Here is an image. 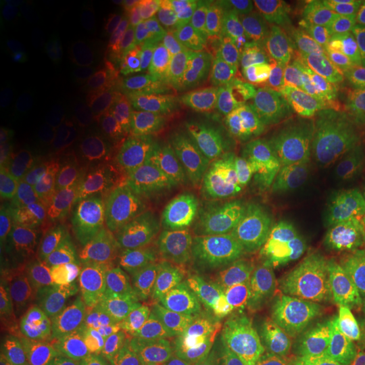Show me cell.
<instances>
[{
  "mask_svg": "<svg viewBox=\"0 0 365 365\" xmlns=\"http://www.w3.org/2000/svg\"><path fill=\"white\" fill-rule=\"evenodd\" d=\"M233 353L226 333L210 325L170 344L158 365H233Z\"/></svg>",
  "mask_w": 365,
  "mask_h": 365,
  "instance_id": "4fadbf2b",
  "label": "cell"
},
{
  "mask_svg": "<svg viewBox=\"0 0 365 365\" xmlns=\"http://www.w3.org/2000/svg\"><path fill=\"white\" fill-rule=\"evenodd\" d=\"M361 182H365V160H364V167H363V175H361Z\"/></svg>",
  "mask_w": 365,
  "mask_h": 365,
  "instance_id": "db71d44e",
  "label": "cell"
},
{
  "mask_svg": "<svg viewBox=\"0 0 365 365\" xmlns=\"http://www.w3.org/2000/svg\"><path fill=\"white\" fill-rule=\"evenodd\" d=\"M269 78L274 91L284 90L288 84L302 78V69L291 52L288 42L269 56Z\"/></svg>",
  "mask_w": 365,
  "mask_h": 365,
  "instance_id": "e575fe53",
  "label": "cell"
},
{
  "mask_svg": "<svg viewBox=\"0 0 365 365\" xmlns=\"http://www.w3.org/2000/svg\"><path fill=\"white\" fill-rule=\"evenodd\" d=\"M247 365H249V364H247Z\"/></svg>",
  "mask_w": 365,
  "mask_h": 365,
  "instance_id": "9f6ffc18",
  "label": "cell"
},
{
  "mask_svg": "<svg viewBox=\"0 0 365 365\" xmlns=\"http://www.w3.org/2000/svg\"><path fill=\"white\" fill-rule=\"evenodd\" d=\"M167 348L152 321H133L120 330L111 365H155Z\"/></svg>",
  "mask_w": 365,
  "mask_h": 365,
  "instance_id": "d6986e66",
  "label": "cell"
},
{
  "mask_svg": "<svg viewBox=\"0 0 365 365\" xmlns=\"http://www.w3.org/2000/svg\"><path fill=\"white\" fill-rule=\"evenodd\" d=\"M222 287L206 269L182 267L160 284L157 306L175 327H210L225 300Z\"/></svg>",
  "mask_w": 365,
  "mask_h": 365,
  "instance_id": "5b68a950",
  "label": "cell"
},
{
  "mask_svg": "<svg viewBox=\"0 0 365 365\" xmlns=\"http://www.w3.org/2000/svg\"><path fill=\"white\" fill-rule=\"evenodd\" d=\"M9 334H0V365H37Z\"/></svg>",
  "mask_w": 365,
  "mask_h": 365,
  "instance_id": "f6af8a7d",
  "label": "cell"
},
{
  "mask_svg": "<svg viewBox=\"0 0 365 365\" xmlns=\"http://www.w3.org/2000/svg\"><path fill=\"white\" fill-rule=\"evenodd\" d=\"M120 336V327L114 319L98 321L96 333L87 352L81 356L76 365H111L113 353L118 339Z\"/></svg>",
  "mask_w": 365,
  "mask_h": 365,
  "instance_id": "4dcf8cb0",
  "label": "cell"
},
{
  "mask_svg": "<svg viewBox=\"0 0 365 365\" xmlns=\"http://www.w3.org/2000/svg\"><path fill=\"white\" fill-rule=\"evenodd\" d=\"M264 215L265 212L255 192L240 185L233 199L222 212L221 218L217 221L235 240L255 269L260 268Z\"/></svg>",
  "mask_w": 365,
  "mask_h": 365,
  "instance_id": "7c38bea8",
  "label": "cell"
},
{
  "mask_svg": "<svg viewBox=\"0 0 365 365\" xmlns=\"http://www.w3.org/2000/svg\"><path fill=\"white\" fill-rule=\"evenodd\" d=\"M269 78V54L259 51L249 66L240 91V106L242 115L249 106L272 92ZM244 118V117H242Z\"/></svg>",
  "mask_w": 365,
  "mask_h": 365,
  "instance_id": "f1b7e54d",
  "label": "cell"
},
{
  "mask_svg": "<svg viewBox=\"0 0 365 365\" xmlns=\"http://www.w3.org/2000/svg\"><path fill=\"white\" fill-rule=\"evenodd\" d=\"M161 45L173 61H184L192 49V38L187 19L179 14L165 16L161 29Z\"/></svg>",
  "mask_w": 365,
  "mask_h": 365,
  "instance_id": "f546056e",
  "label": "cell"
},
{
  "mask_svg": "<svg viewBox=\"0 0 365 365\" xmlns=\"http://www.w3.org/2000/svg\"><path fill=\"white\" fill-rule=\"evenodd\" d=\"M71 327V318L63 303L42 299L25 309L11 337L24 352L38 363L46 359Z\"/></svg>",
  "mask_w": 365,
  "mask_h": 365,
  "instance_id": "30bf717a",
  "label": "cell"
},
{
  "mask_svg": "<svg viewBox=\"0 0 365 365\" xmlns=\"http://www.w3.org/2000/svg\"><path fill=\"white\" fill-rule=\"evenodd\" d=\"M360 202H361V205L365 207V191L360 195Z\"/></svg>",
  "mask_w": 365,
  "mask_h": 365,
  "instance_id": "816d5d0a",
  "label": "cell"
},
{
  "mask_svg": "<svg viewBox=\"0 0 365 365\" xmlns=\"http://www.w3.org/2000/svg\"><path fill=\"white\" fill-rule=\"evenodd\" d=\"M128 226L129 222L122 210H108L92 232L93 248L113 260L128 242Z\"/></svg>",
  "mask_w": 365,
  "mask_h": 365,
  "instance_id": "4316f807",
  "label": "cell"
},
{
  "mask_svg": "<svg viewBox=\"0 0 365 365\" xmlns=\"http://www.w3.org/2000/svg\"><path fill=\"white\" fill-rule=\"evenodd\" d=\"M155 272V261L140 241H128L111 260L106 294L111 299H125L148 284Z\"/></svg>",
  "mask_w": 365,
  "mask_h": 365,
  "instance_id": "9a60e30c",
  "label": "cell"
},
{
  "mask_svg": "<svg viewBox=\"0 0 365 365\" xmlns=\"http://www.w3.org/2000/svg\"><path fill=\"white\" fill-rule=\"evenodd\" d=\"M240 185L242 184L232 175L211 176L176 185L172 207L180 215L191 241L195 242L199 235L221 218Z\"/></svg>",
  "mask_w": 365,
  "mask_h": 365,
  "instance_id": "52a82bcc",
  "label": "cell"
},
{
  "mask_svg": "<svg viewBox=\"0 0 365 365\" xmlns=\"http://www.w3.org/2000/svg\"><path fill=\"white\" fill-rule=\"evenodd\" d=\"M342 173L334 165L314 161L299 148L277 149L241 161L238 182L257 188H337Z\"/></svg>",
  "mask_w": 365,
  "mask_h": 365,
  "instance_id": "277c9868",
  "label": "cell"
},
{
  "mask_svg": "<svg viewBox=\"0 0 365 365\" xmlns=\"http://www.w3.org/2000/svg\"><path fill=\"white\" fill-rule=\"evenodd\" d=\"M14 93L18 101L26 108L39 105H52L48 91L34 80H15L13 84Z\"/></svg>",
  "mask_w": 365,
  "mask_h": 365,
  "instance_id": "7bdbcfd3",
  "label": "cell"
},
{
  "mask_svg": "<svg viewBox=\"0 0 365 365\" xmlns=\"http://www.w3.org/2000/svg\"><path fill=\"white\" fill-rule=\"evenodd\" d=\"M354 80L365 90V53L353 58L351 63L345 64Z\"/></svg>",
  "mask_w": 365,
  "mask_h": 365,
  "instance_id": "681fc988",
  "label": "cell"
},
{
  "mask_svg": "<svg viewBox=\"0 0 365 365\" xmlns=\"http://www.w3.org/2000/svg\"><path fill=\"white\" fill-rule=\"evenodd\" d=\"M91 102L93 110L110 126H117L125 115V93L117 76L107 72L92 87Z\"/></svg>",
  "mask_w": 365,
  "mask_h": 365,
  "instance_id": "cb8c5ba5",
  "label": "cell"
},
{
  "mask_svg": "<svg viewBox=\"0 0 365 365\" xmlns=\"http://www.w3.org/2000/svg\"><path fill=\"white\" fill-rule=\"evenodd\" d=\"M276 9L272 13L264 16L259 24L252 26V29L256 33V36H257V39H259V51L265 53V54H269V56L276 49H279L282 45L287 43L284 41L283 34H282V29H280Z\"/></svg>",
  "mask_w": 365,
  "mask_h": 365,
  "instance_id": "f35d334b",
  "label": "cell"
},
{
  "mask_svg": "<svg viewBox=\"0 0 365 365\" xmlns=\"http://www.w3.org/2000/svg\"><path fill=\"white\" fill-rule=\"evenodd\" d=\"M110 268L111 259L93 248L83 253L78 264V274L86 283L105 287L110 274Z\"/></svg>",
  "mask_w": 365,
  "mask_h": 365,
  "instance_id": "74e56055",
  "label": "cell"
},
{
  "mask_svg": "<svg viewBox=\"0 0 365 365\" xmlns=\"http://www.w3.org/2000/svg\"><path fill=\"white\" fill-rule=\"evenodd\" d=\"M341 7L354 33L356 58L365 53V0H341Z\"/></svg>",
  "mask_w": 365,
  "mask_h": 365,
  "instance_id": "60d3db41",
  "label": "cell"
},
{
  "mask_svg": "<svg viewBox=\"0 0 365 365\" xmlns=\"http://www.w3.org/2000/svg\"><path fill=\"white\" fill-rule=\"evenodd\" d=\"M257 52L259 39L255 30L250 29L233 60L222 71L215 91V105L218 106L220 123L226 129L229 126L240 130L244 117L240 106V91L249 66Z\"/></svg>",
  "mask_w": 365,
  "mask_h": 365,
  "instance_id": "5bb4252c",
  "label": "cell"
},
{
  "mask_svg": "<svg viewBox=\"0 0 365 365\" xmlns=\"http://www.w3.org/2000/svg\"><path fill=\"white\" fill-rule=\"evenodd\" d=\"M140 106L145 125L157 134L182 133L188 125V105L167 81L157 80L149 84L143 91Z\"/></svg>",
  "mask_w": 365,
  "mask_h": 365,
  "instance_id": "2e32d148",
  "label": "cell"
},
{
  "mask_svg": "<svg viewBox=\"0 0 365 365\" xmlns=\"http://www.w3.org/2000/svg\"><path fill=\"white\" fill-rule=\"evenodd\" d=\"M26 291L22 283L0 289V334L14 336L25 312Z\"/></svg>",
  "mask_w": 365,
  "mask_h": 365,
  "instance_id": "d590c367",
  "label": "cell"
},
{
  "mask_svg": "<svg viewBox=\"0 0 365 365\" xmlns=\"http://www.w3.org/2000/svg\"><path fill=\"white\" fill-rule=\"evenodd\" d=\"M322 0H282L276 13L286 42L300 38L315 26Z\"/></svg>",
  "mask_w": 365,
  "mask_h": 365,
  "instance_id": "603a6c76",
  "label": "cell"
},
{
  "mask_svg": "<svg viewBox=\"0 0 365 365\" xmlns=\"http://www.w3.org/2000/svg\"><path fill=\"white\" fill-rule=\"evenodd\" d=\"M195 244L206 271L222 286L235 287L245 282L255 269L244 252L218 222L199 235Z\"/></svg>",
  "mask_w": 365,
  "mask_h": 365,
  "instance_id": "8fae6325",
  "label": "cell"
},
{
  "mask_svg": "<svg viewBox=\"0 0 365 365\" xmlns=\"http://www.w3.org/2000/svg\"><path fill=\"white\" fill-rule=\"evenodd\" d=\"M265 215L272 221L291 222L331 230L349 221L354 214V196L342 188H257Z\"/></svg>",
  "mask_w": 365,
  "mask_h": 365,
  "instance_id": "3957f363",
  "label": "cell"
},
{
  "mask_svg": "<svg viewBox=\"0 0 365 365\" xmlns=\"http://www.w3.org/2000/svg\"><path fill=\"white\" fill-rule=\"evenodd\" d=\"M149 232L157 249L163 253L178 252L190 241L180 215L172 206L157 205L149 215Z\"/></svg>",
  "mask_w": 365,
  "mask_h": 365,
  "instance_id": "7402d4cb",
  "label": "cell"
},
{
  "mask_svg": "<svg viewBox=\"0 0 365 365\" xmlns=\"http://www.w3.org/2000/svg\"><path fill=\"white\" fill-rule=\"evenodd\" d=\"M310 283L303 271L253 274L233 310L235 330L253 346L291 327Z\"/></svg>",
  "mask_w": 365,
  "mask_h": 365,
  "instance_id": "6da1fadb",
  "label": "cell"
},
{
  "mask_svg": "<svg viewBox=\"0 0 365 365\" xmlns=\"http://www.w3.org/2000/svg\"><path fill=\"white\" fill-rule=\"evenodd\" d=\"M283 90L272 91L249 106L240 126V146L255 150L282 144Z\"/></svg>",
  "mask_w": 365,
  "mask_h": 365,
  "instance_id": "e0dca14e",
  "label": "cell"
},
{
  "mask_svg": "<svg viewBox=\"0 0 365 365\" xmlns=\"http://www.w3.org/2000/svg\"><path fill=\"white\" fill-rule=\"evenodd\" d=\"M315 90L317 88L298 81H292L283 90L282 143H287L298 137L309 101Z\"/></svg>",
  "mask_w": 365,
  "mask_h": 365,
  "instance_id": "d4e9b609",
  "label": "cell"
},
{
  "mask_svg": "<svg viewBox=\"0 0 365 365\" xmlns=\"http://www.w3.org/2000/svg\"><path fill=\"white\" fill-rule=\"evenodd\" d=\"M339 288L365 331V265H348L339 277Z\"/></svg>",
  "mask_w": 365,
  "mask_h": 365,
  "instance_id": "836d02e7",
  "label": "cell"
},
{
  "mask_svg": "<svg viewBox=\"0 0 365 365\" xmlns=\"http://www.w3.org/2000/svg\"><path fill=\"white\" fill-rule=\"evenodd\" d=\"M324 87L339 105L342 114L365 103V90L349 73L345 64H334Z\"/></svg>",
  "mask_w": 365,
  "mask_h": 365,
  "instance_id": "83f0119b",
  "label": "cell"
},
{
  "mask_svg": "<svg viewBox=\"0 0 365 365\" xmlns=\"http://www.w3.org/2000/svg\"><path fill=\"white\" fill-rule=\"evenodd\" d=\"M249 365H349L313 333L289 327L253 349Z\"/></svg>",
  "mask_w": 365,
  "mask_h": 365,
  "instance_id": "9c48e42d",
  "label": "cell"
},
{
  "mask_svg": "<svg viewBox=\"0 0 365 365\" xmlns=\"http://www.w3.org/2000/svg\"><path fill=\"white\" fill-rule=\"evenodd\" d=\"M52 105H39L25 110V118L29 125H48L53 120Z\"/></svg>",
  "mask_w": 365,
  "mask_h": 365,
  "instance_id": "7dc6e473",
  "label": "cell"
},
{
  "mask_svg": "<svg viewBox=\"0 0 365 365\" xmlns=\"http://www.w3.org/2000/svg\"><path fill=\"white\" fill-rule=\"evenodd\" d=\"M43 25L48 29V33L52 36L54 39H69L68 34V27H66L64 21L60 18V15L53 13H46L42 18Z\"/></svg>",
  "mask_w": 365,
  "mask_h": 365,
  "instance_id": "c3c4849f",
  "label": "cell"
},
{
  "mask_svg": "<svg viewBox=\"0 0 365 365\" xmlns=\"http://www.w3.org/2000/svg\"><path fill=\"white\" fill-rule=\"evenodd\" d=\"M331 247L330 230L291 222L265 221L261 271L292 272L322 260Z\"/></svg>",
  "mask_w": 365,
  "mask_h": 365,
  "instance_id": "8992f818",
  "label": "cell"
},
{
  "mask_svg": "<svg viewBox=\"0 0 365 365\" xmlns=\"http://www.w3.org/2000/svg\"><path fill=\"white\" fill-rule=\"evenodd\" d=\"M225 4H226L227 7H230V9H235V10H244V9H245V6H247V1H242V0H240V1H230V0H226V1H225Z\"/></svg>",
  "mask_w": 365,
  "mask_h": 365,
  "instance_id": "f907efd6",
  "label": "cell"
},
{
  "mask_svg": "<svg viewBox=\"0 0 365 365\" xmlns=\"http://www.w3.org/2000/svg\"><path fill=\"white\" fill-rule=\"evenodd\" d=\"M192 143V137L184 133L156 134L146 141L145 149L148 157L155 163L167 165L170 163L173 164Z\"/></svg>",
  "mask_w": 365,
  "mask_h": 365,
  "instance_id": "d6a6232c",
  "label": "cell"
},
{
  "mask_svg": "<svg viewBox=\"0 0 365 365\" xmlns=\"http://www.w3.org/2000/svg\"><path fill=\"white\" fill-rule=\"evenodd\" d=\"M37 365H52L51 363H48L46 360H42V361H38V364Z\"/></svg>",
  "mask_w": 365,
  "mask_h": 365,
  "instance_id": "f5cc1de1",
  "label": "cell"
},
{
  "mask_svg": "<svg viewBox=\"0 0 365 365\" xmlns=\"http://www.w3.org/2000/svg\"><path fill=\"white\" fill-rule=\"evenodd\" d=\"M365 160V103L344 114L334 163L339 172L361 182Z\"/></svg>",
  "mask_w": 365,
  "mask_h": 365,
  "instance_id": "ffe728a7",
  "label": "cell"
},
{
  "mask_svg": "<svg viewBox=\"0 0 365 365\" xmlns=\"http://www.w3.org/2000/svg\"><path fill=\"white\" fill-rule=\"evenodd\" d=\"M277 4H279L277 0H249L247 1L244 11L247 14L252 26H255L264 16L272 13L277 7Z\"/></svg>",
  "mask_w": 365,
  "mask_h": 365,
  "instance_id": "bcb514c9",
  "label": "cell"
},
{
  "mask_svg": "<svg viewBox=\"0 0 365 365\" xmlns=\"http://www.w3.org/2000/svg\"><path fill=\"white\" fill-rule=\"evenodd\" d=\"M68 200L66 191L56 184L43 187L31 203L30 214L34 222L49 226L60 221L66 214Z\"/></svg>",
  "mask_w": 365,
  "mask_h": 365,
  "instance_id": "1f68e13d",
  "label": "cell"
},
{
  "mask_svg": "<svg viewBox=\"0 0 365 365\" xmlns=\"http://www.w3.org/2000/svg\"><path fill=\"white\" fill-rule=\"evenodd\" d=\"M342 118L341 108L327 88L324 86L318 87L309 101L297 137L298 148L314 161H322L336 167L334 156Z\"/></svg>",
  "mask_w": 365,
  "mask_h": 365,
  "instance_id": "ba28073f",
  "label": "cell"
},
{
  "mask_svg": "<svg viewBox=\"0 0 365 365\" xmlns=\"http://www.w3.org/2000/svg\"><path fill=\"white\" fill-rule=\"evenodd\" d=\"M37 25L36 14L30 13L22 7L13 6L6 16V33L13 41H25L31 36Z\"/></svg>",
  "mask_w": 365,
  "mask_h": 365,
  "instance_id": "b9f144b4",
  "label": "cell"
},
{
  "mask_svg": "<svg viewBox=\"0 0 365 365\" xmlns=\"http://www.w3.org/2000/svg\"><path fill=\"white\" fill-rule=\"evenodd\" d=\"M27 262L11 255H1L0 259V289L11 287L24 282Z\"/></svg>",
  "mask_w": 365,
  "mask_h": 365,
  "instance_id": "ee69618b",
  "label": "cell"
},
{
  "mask_svg": "<svg viewBox=\"0 0 365 365\" xmlns=\"http://www.w3.org/2000/svg\"><path fill=\"white\" fill-rule=\"evenodd\" d=\"M291 327L313 333L349 365H365V331L339 287L310 284Z\"/></svg>",
  "mask_w": 365,
  "mask_h": 365,
  "instance_id": "7a4b0ae2",
  "label": "cell"
},
{
  "mask_svg": "<svg viewBox=\"0 0 365 365\" xmlns=\"http://www.w3.org/2000/svg\"><path fill=\"white\" fill-rule=\"evenodd\" d=\"M247 31L235 27H221L210 48L209 60L212 68L223 71L241 48Z\"/></svg>",
  "mask_w": 365,
  "mask_h": 365,
  "instance_id": "8d00e7d4",
  "label": "cell"
},
{
  "mask_svg": "<svg viewBox=\"0 0 365 365\" xmlns=\"http://www.w3.org/2000/svg\"><path fill=\"white\" fill-rule=\"evenodd\" d=\"M96 327L98 322L72 325L54 345L45 360L52 365H76L81 356L90 348Z\"/></svg>",
  "mask_w": 365,
  "mask_h": 365,
  "instance_id": "484cf974",
  "label": "cell"
},
{
  "mask_svg": "<svg viewBox=\"0 0 365 365\" xmlns=\"http://www.w3.org/2000/svg\"><path fill=\"white\" fill-rule=\"evenodd\" d=\"M27 194V182L22 176L13 175L4 179L0 190V212L11 215L22 207Z\"/></svg>",
  "mask_w": 365,
  "mask_h": 365,
  "instance_id": "ab89813d",
  "label": "cell"
},
{
  "mask_svg": "<svg viewBox=\"0 0 365 365\" xmlns=\"http://www.w3.org/2000/svg\"><path fill=\"white\" fill-rule=\"evenodd\" d=\"M288 45L302 69V78L297 81L313 88L322 86L321 83H325L334 63L321 48L314 34L307 33L300 38L288 42Z\"/></svg>",
  "mask_w": 365,
  "mask_h": 365,
  "instance_id": "44dd1931",
  "label": "cell"
},
{
  "mask_svg": "<svg viewBox=\"0 0 365 365\" xmlns=\"http://www.w3.org/2000/svg\"><path fill=\"white\" fill-rule=\"evenodd\" d=\"M314 37L334 64L352 61L356 38L341 7V0H322L321 13L314 26Z\"/></svg>",
  "mask_w": 365,
  "mask_h": 365,
  "instance_id": "ac0fdd59",
  "label": "cell"
},
{
  "mask_svg": "<svg viewBox=\"0 0 365 365\" xmlns=\"http://www.w3.org/2000/svg\"><path fill=\"white\" fill-rule=\"evenodd\" d=\"M160 360H161V359H160ZM160 360H158V361H157L156 364H155V365H158V364H160Z\"/></svg>",
  "mask_w": 365,
  "mask_h": 365,
  "instance_id": "11a10c76",
  "label": "cell"
}]
</instances>
